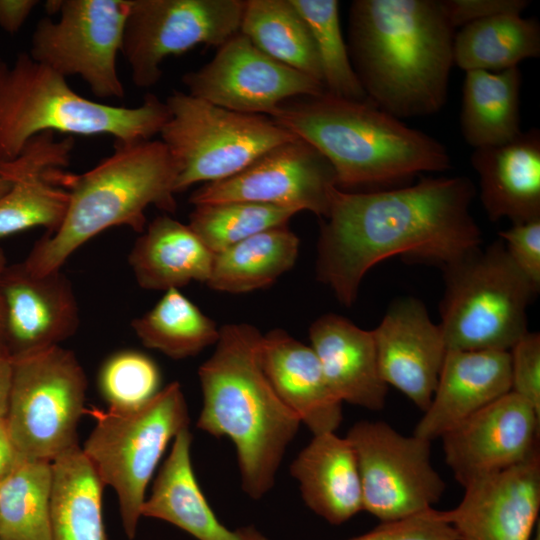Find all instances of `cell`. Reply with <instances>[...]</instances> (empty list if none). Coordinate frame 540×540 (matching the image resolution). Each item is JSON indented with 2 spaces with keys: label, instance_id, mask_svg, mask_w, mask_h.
Instances as JSON below:
<instances>
[{
  "label": "cell",
  "instance_id": "1",
  "mask_svg": "<svg viewBox=\"0 0 540 540\" xmlns=\"http://www.w3.org/2000/svg\"><path fill=\"white\" fill-rule=\"evenodd\" d=\"M476 188L465 176L424 177L406 187L333 191L317 243L316 274L347 307L365 274L387 258L454 263L479 249L470 213Z\"/></svg>",
  "mask_w": 540,
  "mask_h": 540
},
{
  "label": "cell",
  "instance_id": "2",
  "mask_svg": "<svg viewBox=\"0 0 540 540\" xmlns=\"http://www.w3.org/2000/svg\"><path fill=\"white\" fill-rule=\"evenodd\" d=\"M455 29L441 0H355L348 52L367 99L398 118L444 106Z\"/></svg>",
  "mask_w": 540,
  "mask_h": 540
},
{
  "label": "cell",
  "instance_id": "3",
  "mask_svg": "<svg viewBox=\"0 0 540 540\" xmlns=\"http://www.w3.org/2000/svg\"><path fill=\"white\" fill-rule=\"evenodd\" d=\"M261 338L253 325H223L214 352L198 369L203 403L197 427L233 442L241 486L252 499L272 489L301 425L260 365Z\"/></svg>",
  "mask_w": 540,
  "mask_h": 540
},
{
  "label": "cell",
  "instance_id": "4",
  "mask_svg": "<svg viewBox=\"0 0 540 540\" xmlns=\"http://www.w3.org/2000/svg\"><path fill=\"white\" fill-rule=\"evenodd\" d=\"M298 99L282 103L270 117L329 161L341 190L389 186L451 168L445 145L369 100L327 92Z\"/></svg>",
  "mask_w": 540,
  "mask_h": 540
},
{
  "label": "cell",
  "instance_id": "5",
  "mask_svg": "<svg viewBox=\"0 0 540 540\" xmlns=\"http://www.w3.org/2000/svg\"><path fill=\"white\" fill-rule=\"evenodd\" d=\"M178 168L161 140L114 141L111 155L82 173L66 172L69 204L61 226L44 234L22 262L35 275L60 270L80 246L114 226L143 232L153 205L175 213Z\"/></svg>",
  "mask_w": 540,
  "mask_h": 540
},
{
  "label": "cell",
  "instance_id": "6",
  "mask_svg": "<svg viewBox=\"0 0 540 540\" xmlns=\"http://www.w3.org/2000/svg\"><path fill=\"white\" fill-rule=\"evenodd\" d=\"M169 116L154 94L137 107L107 105L80 96L29 53H19L12 65L0 59V162L15 159L31 138L45 132L149 140Z\"/></svg>",
  "mask_w": 540,
  "mask_h": 540
},
{
  "label": "cell",
  "instance_id": "7",
  "mask_svg": "<svg viewBox=\"0 0 540 540\" xmlns=\"http://www.w3.org/2000/svg\"><path fill=\"white\" fill-rule=\"evenodd\" d=\"M438 324L447 350L510 351L529 331L527 307L537 293L502 240L444 267Z\"/></svg>",
  "mask_w": 540,
  "mask_h": 540
},
{
  "label": "cell",
  "instance_id": "8",
  "mask_svg": "<svg viewBox=\"0 0 540 540\" xmlns=\"http://www.w3.org/2000/svg\"><path fill=\"white\" fill-rule=\"evenodd\" d=\"M96 423L82 452L103 485L117 494L122 527L136 536L146 489L168 444L189 428V413L178 382L144 405L129 410H87Z\"/></svg>",
  "mask_w": 540,
  "mask_h": 540
},
{
  "label": "cell",
  "instance_id": "9",
  "mask_svg": "<svg viewBox=\"0 0 540 540\" xmlns=\"http://www.w3.org/2000/svg\"><path fill=\"white\" fill-rule=\"evenodd\" d=\"M165 103L170 116L159 134L178 168L176 193L229 178L297 137L269 116L234 112L188 93L173 91Z\"/></svg>",
  "mask_w": 540,
  "mask_h": 540
},
{
  "label": "cell",
  "instance_id": "10",
  "mask_svg": "<svg viewBox=\"0 0 540 540\" xmlns=\"http://www.w3.org/2000/svg\"><path fill=\"white\" fill-rule=\"evenodd\" d=\"M6 420L21 458L52 462L78 446L87 378L74 353L60 345L12 356Z\"/></svg>",
  "mask_w": 540,
  "mask_h": 540
},
{
  "label": "cell",
  "instance_id": "11",
  "mask_svg": "<svg viewBox=\"0 0 540 540\" xmlns=\"http://www.w3.org/2000/svg\"><path fill=\"white\" fill-rule=\"evenodd\" d=\"M131 0H52L46 3L57 20L42 18L35 26L30 56L63 77L79 76L98 98H123L117 71Z\"/></svg>",
  "mask_w": 540,
  "mask_h": 540
},
{
  "label": "cell",
  "instance_id": "12",
  "mask_svg": "<svg viewBox=\"0 0 540 540\" xmlns=\"http://www.w3.org/2000/svg\"><path fill=\"white\" fill-rule=\"evenodd\" d=\"M245 0H131L121 53L134 84L149 88L161 65L198 45L220 47L240 31Z\"/></svg>",
  "mask_w": 540,
  "mask_h": 540
},
{
  "label": "cell",
  "instance_id": "13",
  "mask_svg": "<svg viewBox=\"0 0 540 540\" xmlns=\"http://www.w3.org/2000/svg\"><path fill=\"white\" fill-rule=\"evenodd\" d=\"M346 438L358 462L363 510L380 522L433 508L442 497L446 485L431 463V441L368 420L353 424Z\"/></svg>",
  "mask_w": 540,
  "mask_h": 540
},
{
  "label": "cell",
  "instance_id": "14",
  "mask_svg": "<svg viewBox=\"0 0 540 540\" xmlns=\"http://www.w3.org/2000/svg\"><path fill=\"white\" fill-rule=\"evenodd\" d=\"M188 94L219 107L271 116L286 100L323 94L324 85L258 49L238 32L201 68L183 75Z\"/></svg>",
  "mask_w": 540,
  "mask_h": 540
},
{
  "label": "cell",
  "instance_id": "15",
  "mask_svg": "<svg viewBox=\"0 0 540 540\" xmlns=\"http://www.w3.org/2000/svg\"><path fill=\"white\" fill-rule=\"evenodd\" d=\"M338 188L333 167L311 144L296 137L260 155L239 173L203 184L191 204L248 201L310 211L325 218Z\"/></svg>",
  "mask_w": 540,
  "mask_h": 540
},
{
  "label": "cell",
  "instance_id": "16",
  "mask_svg": "<svg viewBox=\"0 0 540 540\" xmlns=\"http://www.w3.org/2000/svg\"><path fill=\"white\" fill-rule=\"evenodd\" d=\"M540 414L510 391L440 438L445 462L463 487L539 453Z\"/></svg>",
  "mask_w": 540,
  "mask_h": 540
},
{
  "label": "cell",
  "instance_id": "17",
  "mask_svg": "<svg viewBox=\"0 0 540 540\" xmlns=\"http://www.w3.org/2000/svg\"><path fill=\"white\" fill-rule=\"evenodd\" d=\"M73 146L72 136L57 140L45 132L31 138L15 159L0 162L12 182L0 197V238L34 227L51 234L61 226L69 204L62 179Z\"/></svg>",
  "mask_w": 540,
  "mask_h": 540
},
{
  "label": "cell",
  "instance_id": "18",
  "mask_svg": "<svg viewBox=\"0 0 540 540\" xmlns=\"http://www.w3.org/2000/svg\"><path fill=\"white\" fill-rule=\"evenodd\" d=\"M0 289L5 305L4 345L12 356L58 346L76 333L79 307L61 270L35 275L22 262L7 265Z\"/></svg>",
  "mask_w": 540,
  "mask_h": 540
},
{
  "label": "cell",
  "instance_id": "19",
  "mask_svg": "<svg viewBox=\"0 0 540 540\" xmlns=\"http://www.w3.org/2000/svg\"><path fill=\"white\" fill-rule=\"evenodd\" d=\"M372 332L383 380L424 412L447 352L439 325L431 321L423 302L404 297L391 303Z\"/></svg>",
  "mask_w": 540,
  "mask_h": 540
},
{
  "label": "cell",
  "instance_id": "20",
  "mask_svg": "<svg viewBox=\"0 0 540 540\" xmlns=\"http://www.w3.org/2000/svg\"><path fill=\"white\" fill-rule=\"evenodd\" d=\"M540 509V454L477 480L443 511L460 540H530Z\"/></svg>",
  "mask_w": 540,
  "mask_h": 540
},
{
  "label": "cell",
  "instance_id": "21",
  "mask_svg": "<svg viewBox=\"0 0 540 540\" xmlns=\"http://www.w3.org/2000/svg\"><path fill=\"white\" fill-rule=\"evenodd\" d=\"M510 391L508 351L447 350L431 403L414 435L432 442Z\"/></svg>",
  "mask_w": 540,
  "mask_h": 540
},
{
  "label": "cell",
  "instance_id": "22",
  "mask_svg": "<svg viewBox=\"0 0 540 540\" xmlns=\"http://www.w3.org/2000/svg\"><path fill=\"white\" fill-rule=\"evenodd\" d=\"M260 365L282 402L313 435L336 432L343 402L331 390L311 348L282 329L262 334Z\"/></svg>",
  "mask_w": 540,
  "mask_h": 540
},
{
  "label": "cell",
  "instance_id": "23",
  "mask_svg": "<svg viewBox=\"0 0 540 540\" xmlns=\"http://www.w3.org/2000/svg\"><path fill=\"white\" fill-rule=\"evenodd\" d=\"M309 339L339 400L371 411L385 407L388 385L380 374L372 330L328 313L311 324Z\"/></svg>",
  "mask_w": 540,
  "mask_h": 540
},
{
  "label": "cell",
  "instance_id": "24",
  "mask_svg": "<svg viewBox=\"0 0 540 540\" xmlns=\"http://www.w3.org/2000/svg\"><path fill=\"white\" fill-rule=\"evenodd\" d=\"M471 165L479 178L480 200L493 222L540 219V131L532 128L513 141L475 148Z\"/></svg>",
  "mask_w": 540,
  "mask_h": 540
},
{
  "label": "cell",
  "instance_id": "25",
  "mask_svg": "<svg viewBox=\"0 0 540 540\" xmlns=\"http://www.w3.org/2000/svg\"><path fill=\"white\" fill-rule=\"evenodd\" d=\"M191 443L189 428L174 438L151 494L143 503L142 517L166 521L197 540H270L253 526L232 530L218 519L194 474Z\"/></svg>",
  "mask_w": 540,
  "mask_h": 540
},
{
  "label": "cell",
  "instance_id": "26",
  "mask_svg": "<svg viewBox=\"0 0 540 540\" xmlns=\"http://www.w3.org/2000/svg\"><path fill=\"white\" fill-rule=\"evenodd\" d=\"M307 507L332 525L363 511V494L351 442L336 432L313 435L290 466Z\"/></svg>",
  "mask_w": 540,
  "mask_h": 540
},
{
  "label": "cell",
  "instance_id": "27",
  "mask_svg": "<svg viewBox=\"0 0 540 540\" xmlns=\"http://www.w3.org/2000/svg\"><path fill=\"white\" fill-rule=\"evenodd\" d=\"M213 258L188 224L161 215L136 240L128 262L140 287L167 291L192 281L207 283Z\"/></svg>",
  "mask_w": 540,
  "mask_h": 540
},
{
  "label": "cell",
  "instance_id": "28",
  "mask_svg": "<svg viewBox=\"0 0 540 540\" xmlns=\"http://www.w3.org/2000/svg\"><path fill=\"white\" fill-rule=\"evenodd\" d=\"M521 72L467 71L460 114L461 132L475 148L499 146L516 139L520 129Z\"/></svg>",
  "mask_w": 540,
  "mask_h": 540
},
{
  "label": "cell",
  "instance_id": "29",
  "mask_svg": "<svg viewBox=\"0 0 540 540\" xmlns=\"http://www.w3.org/2000/svg\"><path fill=\"white\" fill-rule=\"evenodd\" d=\"M51 540H109L103 483L78 445L52 461Z\"/></svg>",
  "mask_w": 540,
  "mask_h": 540
},
{
  "label": "cell",
  "instance_id": "30",
  "mask_svg": "<svg viewBox=\"0 0 540 540\" xmlns=\"http://www.w3.org/2000/svg\"><path fill=\"white\" fill-rule=\"evenodd\" d=\"M298 252L299 238L287 225L270 228L214 254L206 285L231 294L268 287L294 266Z\"/></svg>",
  "mask_w": 540,
  "mask_h": 540
},
{
  "label": "cell",
  "instance_id": "31",
  "mask_svg": "<svg viewBox=\"0 0 540 540\" xmlns=\"http://www.w3.org/2000/svg\"><path fill=\"white\" fill-rule=\"evenodd\" d=\"M540 55V26L534 18L504 13L469 23L455 34L453 62L467 71H502Z\"/></svg>",
  "mask_w": 540,
  "mask_h": 540
},
{
  "label": "cell",
  "instance_id": "32",
  "mask_svg": "<svg viewBox=\"0 0 540 540\" xmlns=\"http://www.w3.org/2000/svg\"><path fill=\"white\" fill-rule=\"evenodd\" d=\"M239 32L268 56L323 84L312 34L292 0H245Z\"/></svg>",
  "mask_w": 540,
  "mask_h": 540
},
{
  "label": "cell",
  "instance_id": "33",
  "mask_svg": "<svg viewBox=\"0 0 540 540\" xmlns=\"http://www.w3.org/2000/svg\"><path fill=\"white\" fill-rule=\"evenodd\" d=\"M131 326L144 346L183 359L216 344L220 328L179 289H169Z\"/></svg>",
  "mask_w": 540,
  "mask_h": 540
},
{
  "label": "cell",
  "instance_id": "34",
  "mask_svg": "<svg viewBox=\"0 0 540 540\" xmlns=\"http://www.w3.org/2000/svg\"><path fill=\"white\" fill-rule=\"evenodd\" d=\"M52 462L21 458L0 481V540H51Z\"/></svg>",
  "mask_w": 540,
  "mask_h": 540
},
{
  "label": "cell",
  "instance_id": "35",
  "mask_svg": "<svg viewBox=\"0 0 540 540\" xmlns=\"http://www.w3.org/2000/svg\"><path fill=\"white\" fill-rule=\"evenodd\" d=\"M299 212L269 204L227 201L194 205L189 227L213 253L270 228L287 225Z\"/></svg>",
  "mask_w": 540,
  "mask_h": 540
},
{
  "label": "cell",
  "instance_id": "36",
  "mask_svg": "<svg viewBox=\"0 0 540 540\" xmlns=\"http://www.w3.org/2000/svg\"><path fill=\"white\" fill-rule=\"evenodd\" d=\"M308 25L318 54L325 91L350 100H368L344 42L337 0H292Z\"/></svg>",
  "mask_w": 540,
  "mask_h": 540
},
{
  "label": "cell",
  "instance_id": "37",
  "mask_svg": "<svg viewBox=\"0 0 540 540\" xmlns=\"http://www.w3.org/2000/svg\"><path fill=\"white\" fill-rule=\"evenodd\" d=\"M161 376L147 355L124 350L110 356L99 372V389L109 408L129 410L150 401L160 389Z\"/></svg>",
  "mask_w": 540,
  "mask_h": 540
},
{
  "label": "cell",
  "instance_id": "38",
  "mask_svg": "<svg viewBox=\"0 0 540 540\" xmlns=\"http://www.w3.org/2000/svg\"><path fill=\"white\" fill-rule=\"evenodd\" d=\"M348 540H460L443 511L429 508L410 516L380 522L371 531Z\"/></svg>",
  "mask_w": 540,
  "mask_h": 540
},
{
  "label": "cell",
  "instance_id": "39",
  "mask_svg": "<svg viewBox=\"0 0 540 540\" xmlns=\"http://www.w3.org/2000/svg\"><path fill=\"white\" fill-rule=\"evenodd\" d=\"M511 391L540 414V334L528 332L509 351Z\"/></svg>",
  "mask_w": 540,
  "mask_h": 540
},
{
  "label": "cell",
  "instance_id": "40",
  "mask_svg": "<svg viewBox=\"0 0 540 540\" xmlns=\"http://www.w3.org/2000/svg\"><path fill=\"white\" fill-rule=\"evenodd\" d=\"M506 251L534 289H540V219L512 224L499 233Z\"/></svg>",
  "mask_w": 540,
  "mask_h": 540
},
{
  "label": "cell",
  "instance_id": "41",
  "mask_svg": "<svg viewBox=\"0 0 540 540\" xmlns=\"http://www.w3.org/2000/svg\"><path fill=\"white\" fill-rule=\"evenodd\" d=\"M445 15L456 29L504 13H522L527 0H441Z\"/></svg>",
  "mask_w": 540,
  "mask_h": 540
},
{
  "label": "cell",
  "instance_id": "42",
  "mask_svg": "<svg viewBox=\"0 0 540 540\" xmlns=\"http://www.w3.org/2000/svg\"><path fill=\"white\" fill-rule=\"evenodd\" d=\"M38 3L37 0H0V27L11 34L18 32Z\"/></svg>",
  "mask_w": 540,
  "mask_h": 540
},
{
  "label": "cell",
  "instance_id": "43",
  "mask_svg": "<svg viewBox=\"0 0 540 540\" xmlns=\"http://www.w3.org/2000/svg\"><path fill=\"white\" fill-rule=\"evenodd\" d=\"M20 459L11 438L6 417H0V481L14 469Z\"/></svg>",
  "mask_w": 540,
  "mask_h": 540
},
{
  "label": "cell",
  "instance_id": "44",
  "mask_svg": "<svg viewBox=\"0 0 540 540\" xmlns=\"http://www.w3.org/2000/svg\"><path fill=\"white\" fill-rule=\"evenodd\" d=\"M13 376V358L0 342V417H6Z\"/></svg>",
  "mask_w": 540,
  "mask_h": 540
},
{
  "label": "cell",
  "instance_id": "45",
  "mask_svg": "<svg viewBox=\"0 0 540 540\" xmlns=\"http://www.w3.org/2000/svg\"><path fill=\"white\" fill-rule=\"evenodd\" d=\"M7 266L6 256L3 249L0 247V279L3 271ZM4 328H5V305L0 289V342L4 344Z\"/></svg>",
  "mask_w": 540,
  "mask_h": 540
},
{
  "label": "cell",
  "instance_id": "46",
  "mask_svg": "<svg viewBox=\"0 0 540 540\" xmlns=\"http://www.w3.org/2000/svg\"><path fill=\"white\" fill-rule=\"evenodd\" d=\"M12 182L0 171V197H2L11 187Z\"/></svg>",
  "mask_w": 540,
  "mask_h": 540
},
{
  "label": "cell",
  "instance_id": "47",
  "mask_svg": "<svg viewBox=\"0 0 540 540\" xmlns=\"http://www.w3.org/2000/svg\"><path fill=\"white\" fill-rule=\"evenodd\" d=\"M539 531H540L539 524H537V532H536L535 536L530 540H540V532Z\"/></svg>",
  "mask_w": 540,
  "mask_h": 540
}]
</instances>
